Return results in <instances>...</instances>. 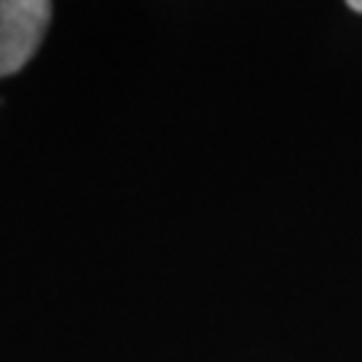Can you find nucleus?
Returning <instances> with one entry per match:
<instances>
[{"label":"nucleus","instance_id":"obj_2","mask_svg":"<svg viewBox=\"0 0 362 362\" xmlns=\"http://www.w3.org/2000/svg\"><path fill=\"white\" fill-rule=\"evenodd\" d=\"M349 3V8H354L357 13H362V0H346Z\"/></svg>","mask_w":362,"mask_h":362},{"label":"nucleus","instance_id":"obj_1","mask_svg":"<svg viewBox=\"0 0 362 362\" xmlns=\"http://www.w3.org/2000/svg\"><path fill=\"white\" fill-rule=\"evenodd\" d=\"M52 22V0H0V78L35 57Z\"/></svg>","mask_w":362,"mask_h":362}]
</instances>
